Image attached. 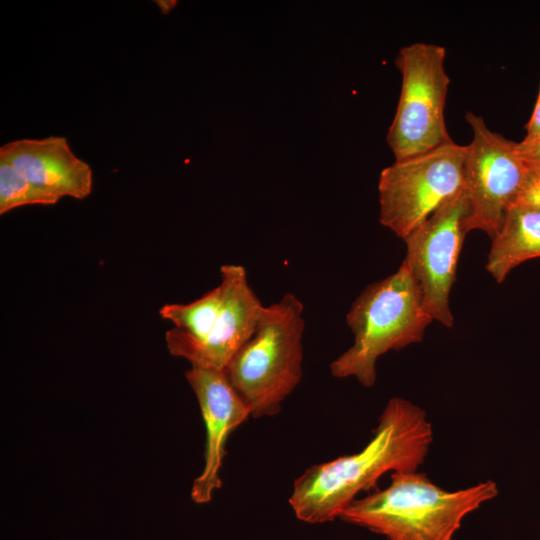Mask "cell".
Here are the masks:
<instances>
[{"mask_svg":"<svg viewBox=\"0 0 540 540\" xmlns=\"http://www.w3.org/2000/svg\"><path fill=\"white\" fill-rule=\"evenodd\" d=\"M185 376L197 397L206 431L204 468L191 488L192 500L204 504L222 486L219 473L229 435L251 416V411L225 371L191 367Z\"/></svg>","mask_w":540,"mask_h":540,"instance_id":"9","label":"cell"},{"mask_svg":"<svg viewBox=\"0 0 540 540\" xmlns=\"http://www.w3.org/2000/svg\"><path fill=\"white\" fill-rule=\"evenodd\" d=\"M468 216L469 200L463 187L403 239L404 261L420 285L428 313L449 328L454 323L449 295L468 233Z\"/></svg>","mask_w":540,"mask_h":540,"instance_id":"8","label":"cell"},{"mask_svg":"<svg viewBox=\"0 0 540 540\" xmlns=\"http://www.w3.org/2000/svg\"><path fill=\"white\" fill-rule=\"evenodd\" d=\"M497 494L493 480L446 491L424 473L393 472L385 489L354 500L340 519L388 540H452L463 519Z\"/></svg>","mask_w":540,"mask_h":540,"instance_id":"2","label":"cell"},{"mask_svg":"<svg viewBox=\"0 0 540 540\" xmlns=\"http://www.w3.org/2000/svg\"><path fill=\"white\" fill-rule=\"evenodd\" d=\"M513 206L540 211V166L527 162V172Z\"/></svg>","mask_w":540,"mask_h":540,"instance_id":"14","label":"cell"},{"mask_svg":"<svg viewBox=\"0 0 540 540\" xmlns=\"http://www.w3.org/2000/svg\"><path fill=\"white\" fill-rule=\"evenodd\" d=\"M443 46L416 42L401 47L395 64L402 84L387 143L402 160L453 141L448 134L444 109L449 76Z\"/></svg>","mask_w":540,"mask_h":540,"instance_id":"5","label":"cell"},{"mask_svg":"<svg viewBox=\"0 0 540 540\" xmlns=\"http://www.w3.org/2000/svg\"><path fill=\"white\" fill-rule=\"evenodd\" d=\"M540 135V88L531 117L526 125L524 140H531Z\"/></svg>","mask_w":540,"mask_h":540,"instance_id":"16","label":"cell"},{"mask_svg":"<svg viewBox=\"0 0 540 540\" xmlns=\"http://www.w3.org/2000/svg\"><path fill=\"white\" fill-rule=\"evenodd\" d=\"M466 145L454 141L395 160L379 177L381 225L404 239L464 187Z\"/></svg>","mask_w":540,"mask_h":540,"instance_id":"6","label":"cell"},{"mask_svg":"<svg viewBox=\"0 0 540 540\" xmlns=\"http://www.w3.org/2000/svg\"><path fill=\"white\" fill-rule=\"evenodd\" d=\"M0 158L59 199L82 200L92 192V169L73 153L65 137L14 140L1 146Z\"/></svg>","mask_w":540,"mask_h":540,"instance_id":"11","label":"cell"},{"mask_svg":"<svg viewBox=\"0 0 540 540\" xmlns=\"http://www.w3.org/2000/svg\"><path fill=\"white\" fill-rule=\"evenodd\" d=\"M520 156L528 163L540 166V135L531 140L517 142Z\"/></svg>","mask_w":540,"mask_h":540,"instance_id":"15","label":"cell"},{"mask_svg":"<svg viewBox=\"0 0 540 540\" xmlns=\"http://www.w3.org/2000/svg\"><path fill=\"white\" fill-rule=\"evenodd\" d=\"M432 441V425L425 411L393 397L366 446L307 468L293 483L289 505L300 521L309 524L340 518L356 496L376 486L385 473L417 471Z\"/></svg>","mask_w":540,"mask_h":540,"instance_id":"1","label":"cell"},{"mask_svg":"<svg viewBox=\"0 0 540 540\" xmlns=\"http://www.w3.org/2000/svg\"><path fill=\"white\" fill-rule=\"evenodd\" d=\"M473 137L466 145L464 187L469 200L467 230L499 233L527 172L517 142L491 131L481 116L466 113Z\"/></svg>","mask_w":540,"mask_h":540,"instance_id":"7","label":"cell"},{"mask_svg":"<svg viewBox=\"0 0 540 540\" xmlns=\"http://www.w3.org/2000/svg\"><path fill=\"white\" fill-rule=\"evenodd\" d=\"M432 321L420 285L403 261L396 272L369 284L352 303L346 323L354 342L331 362V375L354 377L372 387L378 358L421 342Z\"/></svg>","mask_w":540,"mask_h":540,"instance_id":"3","label":"cell"},{"mask_svg":"<svg viewBox=\"0 0 540 540\" xmlns=\"http://www.w3.org/2000/svg\"><path fill=\"white\" fill-rule=\"evenodd\" d=\"M220 275L224 300L214 326L201 341L172 354L189 361L191 367L224 371L253 335L264 307L249 285L243 266L223 265Z\"/></svg>","mask_w":540,"mask_h":540,"instance_id":"10","label":"cell"},{"mask_svg":"<svg viewBox=\"0 0 540 540\" xmlns=\"http://www.w3.org/2000/svg\"><path fill=\"white\" fill-rule=\"evenodd\" d=\"M303 312L293 293L264 306L253 335L224 370L255 418L277 415L302 379Z\"/></svg>","mask_w":540,"mask_h":540,"instance_id":"4","label":"cell"},{"mask_svg":"<svg viewBox=\"0 0 540 540\" xmlns=\"http://www.w3.org/2000/svg\"><path fill=\"white\" fill-rule=\"evenodd\" d=\"M156 3L161 7V11L163 13H167L171 9L174 8L177 2L176 1H161V3H159L158 1H156Z\"/></svg>","mask_w":540,"mask_h":540,"instance_id":"17","label":"cell"},{"mask_svg":"<svg viewBox=\"0 0 540 540\" xmlns=\"http://www.w3.org/2000/svg\"><path fill=\"white\" fill-rule=\"evenodd\" d=\"M540 257V211L512 206L492 239L486 269L501 283L518 265Z\"/></svg>","mask_w":540,"mask_h":540,"instance_id":"12","label":"cell"},{"mask_svg":"<svg viewBox=\"0 0 540 540\" xmlns=\"http://www.w3.org/2000/svg\"><path fill=\"white\" fill-rule=\"evenodd\" d=\"M60 199L29 181L0 158V215L25 205H54Z\"/></svg>","mask_w":540,"mask_h":540,"instance_id":"13","label":"cell"}]
</instances>
